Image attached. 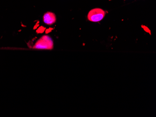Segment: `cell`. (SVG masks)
I'll use <instances>...</instances> for the list:
<instances>
[{
	"label": "cell",
	"mask_w": 156,
	"mask_h": 117,
	"mask_svg": "<svg viewBox=\"0 0 156 117\" xmlns=\"http://www.w3.org/2000/svg\"><path fill=\"white\" fill-rule=\"evenodd\" d=\"M105 12L100 8H95L89 11L87 19L92 22H99L105 17Z\"/></svg>",
	"instance_id": "obj_2"
},
{
	"label": "cell",
	"mask_w": 156,
	"mask_h": 117,
	"mask_svg": "<svg viewBox=\"0 0 156 117\" xmlns=\"http://www.w3.org/2000/svg\"><path fill=\"white\" fill-rule=\"evenodd\" d=\"M43 21L44 23L47 25H52L56 22V15L52 12H46L44 15Z\"/></svg>",
	"instance_id": "obj_3"
},
{
	"label": "cell",
	"mask_w": 156,
	"mask_h": 117,
	"mask_svg": "<svg viewBox=\"0 0 156 117\" xmlns=\"http://www.w3.org/2000/svg\"><path fill=\"white\" fill-rule=\"evenodd\" d=\"M53 48V41L50 36L47 35L41 37L33 46V48L35 49L52 50Z\"/></svg>",
	"instance_id": "obj_1"
}]
</instances>
